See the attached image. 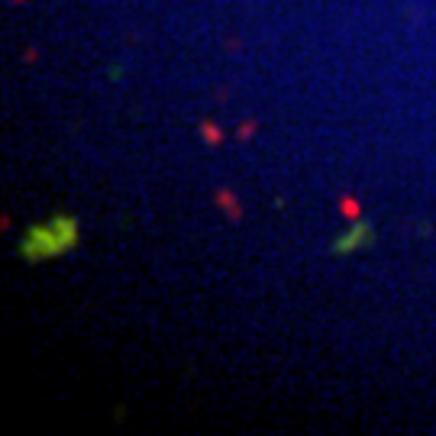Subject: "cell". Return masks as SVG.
Here are the masks:
<instances>
[{
	"mask_svg": "<svg viewBox=\"0 0 436 436\" xmlns=\"http://www.w3.org/2000/svg\"><path fill=\"white\" fill-rule=\"evenodd\" d=\"M81 243V224L75 213H52L46 224H36L26 230L20 243H17V255L26 262H46L55 255L71 252L75 246Z\"/></svg>",
	"mask_w": 436,
	"mask_h": 436,
	"instance_id": "1",
	"label": "cell"
},
{
	"mask_svg": "<svg viewBox=\"0 0 436 436\" xmlns=\"http://www.w3.org/2000/svg\"><path fill=\"white\" fill-rule=\"evenodd\" d=\"M372 246H375V226L366 220H355L343 236H336L330 243V255H353L359 249H372Z\"/></svg>",
	"mask_w": 436,
	"mask_h": 436,
	"instance_id": "2",
	"label": "cell"
},
{
	"mask_svg": "<svg viewBox=\"0 0 436 436\" xmlns=\"http://www.w3.org/2000/svg\"><path fill=\"white\" fill-rule=\"evenodd\" d=\"M213 201H217V207L224 210V217L230 220V224H239V220H243V207H239V201L233 197V191H230V188H217Z\"/></svg>",
	"mask_w": 436,
	"mask_h": 436,
	"instance_id": "3",
	"label": "cell"
},
{
	"mask_svg": "<svg viewBox=\"0 0 436 436\" xmlns=\"http://www.w3.org/2000/svg\"><path fill=\"white\" fill-rule=\"evenodd\" d=\"M197 132H201V139L207 142V146H220L224 142V126H217V123H210V120H201L197 123Z\"/></svg>",
	"mask_w": 436,
	"mask_h": 436,
	"instance_id": "4",
	"label": "cell"
},
{
	"mask_svg": "<svg viewBox=\"0 0 436 436\" xmlns=\"http://www.w3.org/2000/svg\"><path fill=\"white\" fill-rule=\"evenodd\" d=\"M339 213H343L349 224L362 220V207H359V201H355L353 194H343V197H339Z\"/></svg>",
	"mask_w": 436,
	"mask_h": 436,
	"instance_id": "5",
	"label": "cell"
},
{
	"mask_svg": "<svg viewBox=\"0 0 436 436\" xmlns=\"http://www.w3.org/2000/svg\"><path fill=\"white\" fill-rule=\"evenodd\" d=\"M236 132H239V139H252V132H255V120H246Z\"/></svg>",
	"mask_w": 436,
	"mask_h": 436,
	"instance_id": "6",
	"label": "cell"
}]
</instances>
